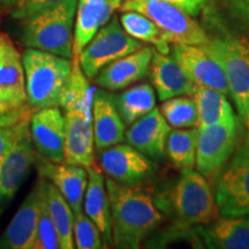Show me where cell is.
I'll use <instances>...</instances> for the list:
<instances>
[{
	"instance_id": "obj_1",
	"label": "cell",
	"mask_w": 249,
	"mask_h": 249,
	"mask_svg": "<svg viewBox=\"0 0 249 249\" xmlns=\"http://www.w3.org/2000/svg\"><path fill=\"white\" fill-rule=\"evenodd\" d=\"M112 241L117 248L138 249L163 222L157 197L147 188L123 185L107 178Z\"/></svg>"
},
{
	"instance_id": "obj_2",
	"label": "cell",
	"mask_w": 249,
	"mask_h": 249,
	"mask_svg": "<svg viewBox=\"0 0 249 249\" xmlns=\"http://www.w3.org/2000/svg\"><path fill=\"white\" fill-rule=\"evenodd\" d=\"M73 67L60 107L64 110L66 142L65 163L89 167L95 163V139L92 124L93 90L81 70L79 60Z\"/></svg>"
},
{
	"instance_id": "obj_3",
	"label": "cell",
	"mask_w": 249,
	"mask_h": 249,
	"mask_svg": "<svg viewBox=\"0 0 249 249\" xmlns=\"http://www.w3.org/2000/svg\"><path fill=\"white\" fill-rule=\"evenodd\" d=\"M156 197L160 210L182 230L203 225L219 214L209 180L194 169L181 171L167 191Z\"/></svg>"
},
{
	"instance_id": "obj_4",
	"label": "cell",
	"mask_w": 249,
	"mask_h": 249,
	"mask_svg": "<svg viewBox=\"0 0 249 249\" xmlns=\"http://www.w3.org/2000/svg\"><path fill=\"white\" fill-rule=\"evenodd\" d=\"M22 61L28 105L33 108L60 107L71 74V59L28 48Z\"/></svg>"
},
{
	"instance_id": "obj_5",
	"label": "cell",
	"mask_w": 249,
	"mask_h": 249,
	"mask_svg": "<svg viewBox=\"0 0 249 249\" xmlns=\"http://www.w3.org/2000/svg\"><path fill=\"white\" fill-rule=\"evenodd\" d=\"M76 8L77 0H62L55 7L24 22V45L73 59Z\"/></svg>"
},
{
	"instance_id": "obj_6",
	"label": "cell",
	"mask_w": 249,
	"mask_h": 249,
	"mask_svg": "<svg viewBox=\"0 0 249 249\" xmlns=\"http://www.w3.org/2000/svg\"><path fill=\"white\" fill-rule=\"evenodd\" d=\"M216 59L226 76L229 95L234 102L240 120L245 119L249 96V43L232 35L208 38L201 45Z\"/></svg>"
},
{
	"instance_id": "obj_7",
	"label": "cell",
	"mask_w": 249,
	"mask_h": 249,
	"mask_svg": "<svg viewBox=\"0 0 249 249\" xmlns=\"http://www.w3.org/2000/svg\"><path fill=\"white\" fill-rule=\"evenodd\" d=\"M120 11H135L148 17L171 44L203 45L209 38L193 17L164 0H124Z\"/></svg>"
},
{
	"instance_id": "obj_8",
	"label": "cell",
	"mask_w": 249,
	"mask_h": 249,
	"mask_svg": "<svg viewBox=\"0 0 249 249\" xmlns=\"http://www.w3.org/2000/svg\"><path fill=\"white\" fill-rule=\"evenodd\" d=\"M142 46H144L143 43L129 36L124 30L117 15H113L107 23L99 28L77 60L81 70L90 81L108 64L138 51Z\"/></svg>"
},
{
	"instance_id": "obj_9",
	"label": "cell",
	"mask_w": 249,
	"mask_h": 249,
	"mask_svg": "<svg viewBox=\"0 0 249 249\" xmlns=\"http://www.w3.org/2000/svg\"><path fill=\"white\" fill-rule=\"evenodd\" d=\"M239 118L233 114L226 120L198 129L196 171L209 181L217 180L236 148Z\"/></svg>"
},
{
	"instance_id": "obj_10",
	"label": "cell",
	"mask_w": 249,
	"mask_h": 249,
	"mask_svg": "<svg viewBox=\"0 0 249 249\" xmlns=\"http://www.w3.org/2000/svg\"><path fill=\"white\" fill-rule=\"evenodd\" d=\"M217 178L214 198L220 216H249V138Z\"/></svg>"
},
{
	"instance_id": "obj_11",
	"label": "cell",
	"mask_w": 249,
	"mask_h": 249,
	"mask_svg": "<svg viewBox=\"0 0 249 249\" xmlns=\"http://www.w3.org/2000/svg\"><path fill=\"white\" fill-rule=\"evenodd\" d=\"M29 119L30 116L18 123L13 145L0 164V216L13 201L38 157L30 136Z\"/></svg>"
},
{
	"instance_id": "obj_12",
	"label": "cell",
	"mask_w": 249,
	"mask_h": 249,
	"mask_svg": "<svg viewBox=\"0 0 249 249\" xmlns=\"http://www.w3.org/2000/svg\"><path fill=\"white\" fill-rule=\"evenodd\" d=\"M99 167L114 181L128 186H138L154 173L150 158L128 143L116 145L98 152Z\"/></svg>"
},
{
	"instance_id": "obj_13",
	"label": "cell",
	"mask_w": 249,
	"mask_h": 249,
	"mask_svg": "<svg viewBox=\"0 0 249 249\" xmlns=\"http://www.w3.org/2000/svg\"><path fill=\"white\" fill-rule=\"evenodd\" d=\"M29 130L40 157L53 163H64L66 129L60 107L35 108L30 114Z\"/></svg>"
},
{
	"instance_id": "obj_14",
	"label": "cell",
	"mask_w": 249,
	"mask_h": 249,
	"mask_svg": "<svg viewBox=\"0 0 249 249\" xmlns=\"http://www.w3.org/2000/svg\"><path fill=\"white\" fill-rule=\"evenodd\" d=\"M155 50L142 46L138 51L117 59L96 75L95 83L108 91H120L135 85L150 73Z\"/></svg>"
},
{
	"instance_id": "obj_15",
	"label": "cell",
	"mask_w": 249,
	"mask_h": 249,
	"mask_svg": "<svg viewBox=\"0 0 249 249\" xmlns=\"http://www.w3.org/2000/svg\"><path fill=\"white\" fill-rule=\"evenodd\" d=\"M173 58L195 85L209 87L229 95V85L224 71L216 59L201 45L173 44Z\"/></svg>"
},
{
	"instance_id": "obj_16",
	"label": "cell",
	"mask_w": 249,
	"mask_h": 249,
	"mask_svg": "<svg viewBox=\"0 0 249 249\" xmlns=\"http://www.w3.org/2000/svg\"><path fill=\"white\" fill-rule=\"evenodd\" d=\"M39 177L48 179L57 187L66 198L74 213L83 211V201L87 185L88 170L85 166L68 163H53L38 155L36 160Z\"/></svg>"
},
{
	"instance_id": "obj_17",
	"label": "cell",
	"mask_w": 249,
	"mask_h": 249,
	"mask_svg": "<svg viewBox=\"0 0 249 249\" xmlns=\"http://www.w3.org/2000/svg\"><path fill=\"white\" fill-rule=\"evenodd\" d=\"M39 198V183L37 181L0 235V249L35 248Z\"/></svg>"
},
{
	"instance_id": "obj_18",
	"label": "cell",
	"mask_w": 249,
	"mask_h": 249,
	"mask_svg": "<svg viewBox=\"0 0 249 249\" xmlns=\"http://www.w3.org/2000/svg\"><path fill=\"white\" fill-rule=\"evenodd\" d=\"M0 97L14 107L30 108L27 102L22 55L4 33H0Z\"/></svg>"
},
{
	"instance_id": "obj_19",
	"label": "cell",
	"mask_w": 249,
	"mask_h": 249,
	"mask_svg": "<svg viewBox=\"0 0 249 249\" xmlns=\"http://www.w3.org/2000/svg\"><path fill=\"white\" fill-rule=\"evenodd\" d=\"M171 126L160 108L155 107L126 129L124 141L151 160H160L166 154Z\"/></svg>"
},
{
	"instance_id": "obj_20",
	"label": "cell",
	"mask_w": 249,
	"mask_h": 249,
	"mask_svg": "<svg viewBox=\"0 0 249 249\" xmlns=\"http://www.w3.org/2000/svg\"><path fill=\"white\" fill-rule=\"evenodd\" d=\"M92 124L96 150L124 142L126 124L118 111L114 95L108 90H95L92 98Z\"/></svg>"
},
{
	"instance_id": "obj_21",
	"label": "cell",
	"mask_w": 249,
	"mask_h": 249,
	"mask_svg": "<svg viewBox=\"0 0 249 249\" xmlns=\"http://www.w3.org/2000/svg\"><path fill=\"white\" fill-rule=\"evenodd\" d=\"M149 74L161 102L177 96H192L194 91L195 83L173 55L163 54L155 50Z\"/></svg>"
},
{
	"instance_id": "obj_22",
	"label": "cell",
	"mask_w": 249,
	"mask_h": 249,
	"mask_svg": "<svg viewBox=\"0 0 249 249\" xmlns=\"http://www.w3.org/2000/svg\"><path fill=\"white\" fill-rule=\"evenodd\" d=\"M205 247L249 249V216H222L196 227Z\"/></svg>"
},
{
	"instance_id": "obj_23",
	"label": "cell",
	"mask_w": 249,
	"mask_h": 249,
	"mask_svg": "<svg viewBox=\"0 0 249 249\" xmlns=\"http://www.w3.org/2000/svg\"><path fill=\"white\" fill-rule=\"evenodd\" d=\"M88 185H87L83 211L92 220L101 232L105 248L113 245L112 241V223L110 200H108L107 181L101 167L93 163L87 167Z\"/></svg>"
},
{
	"instance_id": "obj_24",
	"label": "cell",
	"mask_w": 249,
	"mask_h": 249,
	"mask_svg": "<svg viewBox=\"0 0 249 249\" xmlns=\"http://www.w3.org/2000/svg\"><path fill=\"white\" fill-rule=\"evenodd\" d=\"M40 189L44 195L48 210L52 220H53L55 229L60 240V249H73L75 248L73 235V223L74 213L68 204L66 198L61 195L51 181L48 179L39 177L38 179Z\"/></svg>"
},
{
	"instance_id": "obj_25",
	"label": "cell",
	"mask_w": 249,
	"mask_h": 249,
	"mask_svg": "<svg viewBox=\"0 0 249 249\" xmlns=\"http://www.w3.org/2000/svg\"><path fill=\"white\" fill-rule=\"evenodd\" d=\"M197 107V128H204L211 124L222 123L234 114L227 95L209 87L195 85L192 93Z\"/></svg>"
},
{
	"instance_id": "obj_26",
	"label": "cell",
	"mask_w": 249,
	"mask_h": 249,
	"mask_svg": "<svg viewBox=\"0 0 249 249\" xmlns=\"http://www.w3.org/2000/svg\"><path fill=\"white\" fill-rule=\"evenodd\" d=\"M114 101L124 124L130 126L156 107L155 88L149 83H135L114 95Z\"/></svg>"
},
{
	"instance_id": "obj_27",
	"label": "cell",
	"mask_w": 249,
	"mask_h": 249,
	"mask_svg": "<svg viewBox=\"0 0 249 249\" xmlns=\"http://www.w3.org/2000/svg\"><path fill=\"white\" fill-rule=\"evenodd\" d=\"M107 0H77L73 58L77 59L98 29L104 26L103 9Z\"/></svg>"
},
{
	"instance_id": "obj_28",
	"label": "cell",
	"mask_w": 249,
	"mask_h": 249,
	"mask_svg": "<svg viewBox=\"0 0 249 249\" xmlns=\"http://www.w3.org/2000/svg\"><path fill=\"white\" fill-rule=\"evenodd\" d=\"M120 23L124 30L133 38L142 43H149L155 46L156 51L163 54H169L171 43L163 31L156 26L154 21L148 17L135 11L123 12L120 17Z\"/></svg>"
},
{
	"instance_id": "obj_29",
	"label": "cell",
	"mask_w": 249,
	"mask_h": 249,
	"mask_svg": "<svg viewBox=\"0 0 249 249\" xmlns=\"http://www.w3.org/2000/svg\"><path fill=\"white\" fill-rule=\"evenodd\" d=\"M198 128L171 129L166 142V156L178 170L194 169L196 164Z\"/></svg>"
},
{
	"instance_id": "obj_30",
	"label": "cell",
	"mask_w": 249,
	"mask_h": 249,
	"mask_svg": "<svg viewBox=\"0 0 249 249\" xmlns=\"http://www.w3.org/2000/svg\"><path fill=\"white\" fill-rule=\"evenodd\" d=\"M160 110L165 120L173 128L197 127V107L193 97L177 96V97L169 98L163 102Z\"/></svg>"
},
{
	"instance_id": "obj_31",
	"label": "cell",
	"mask_w": 249,
	"mask_h": 249,
	"mask_svg": "<svg viewBox=\"0 0 249 249\" xmlns=\"http://www.w3.org/2000/svg\"><path fill=\"white\" fill-rule=\"evenodd\" d=\"M73 235L75 248L101 249L105 248L97 225L87 216L85 211L74 213Z\"/></svg>"
},
{
	"instance_id": "obj_32",
	"label": "cell",
	"mask_w": 249,
	"mask_h": 249,
	"mask_svg": "<svg viewBox=\"0 0 249 249\" xmlns=\"http://www.w3.org/2000/svg\"><path fill=\"white\" fill-rule=\"evenodd\" d=\"M39 183V181H38ZM39 214L38 225H37V235L35 248L34 249H60V240L53 220L50 216L48 205H46L44 195L39 185Z\"/></svg>"
},
{
	"instance_id": "obj_33",
	"label": "cell",
	"mask_w": 249,
	"mask_h": 249,
	"mask_svg": "<svg viewBox=\"0 0 249 249\" xmlns=\"http://www.w3.org/2000/svg\"><path fill=\"white\" fill-rule=\"evenodd\" d=\"M62 0H22L12 11V17L24 23L37 15L55 7Z\"/></svg>"
},
{
	"instance_id": "obj_34",
	"label": "cell",
	"mask_w": 249,
	"mask_h": 249,
	"mask_svg": "<svg viewBox=\"0 0 249 249\" xmlns=\"http://www.w3.org/2000/svg\"><path fill=\"white\" fill-rule=\"evenodd\" d=\"M35 108H18L12 107L0 97V127L14 126L26 119Z\"/></svg>"
},
{
	"instance_id": "obj_35",
	"label": "cell",
	"mask_w": 249,
	"mask_h": 249,
	"mask_svg": "<svg viewBox=\"0 0 249 249\" xmlns=\"http://www.w3.org/2000/svg\"><path fill=\"white\" fill-rule=\"evenodd\" d=\"M18 129V124L9 127H0V164L13 145L15 138H17Z\"/></svg>"
},
{
	"instance_id": "obj_36",
	"label": "cell",
	"mask_w": 249,
	"mask_h": 249,
	"mask_svg": "<svg viewBox=\"0 0 249 249\" xmlns=\"http://www.w3.org/2000/svg\"><path fill=\"white\" fill-rule=\"evenodd\" d=\"M164 1L177 6L181 11L194 18L201 13V11L205 7L209 0H164Z\"/></svg>"
},
{
	"instance_id": "obj_37",
	"label": "cell",
	"mask_w": 249,
	"mask_h": 249,
	"mask_svg": "<svg viewBox=\"0 0 249 249\" xmlns=\"http://www.w3.org/2000/svg\"><path fill=\"white\" fill-rule=\"evenodd\" d=\"M232 11L249 27V0H229Z\"/></svg>"
},
{
	"instance_id": "obj_38",
	"label": "cell",
	"mask_w": 249,
	"mask_h": 249,
	"mask_svg": "<svg viewBox=\"0 0 249 249\" xmlns=\"http://www.w3.org/2000/svg\"><path fill=\"white\" fill-rule=\"evenodd\" d=\"M21 1L22 0H0V7L7 9V11L9 9L12 12Z\"/></svg>"
},
{
	"instance_id": "obj_39",
	"label": "cell",
	"mask_w": 249,
	"mask_h": 249,
	"mask_svg": "<svg viewBox=\"0 0 249 249\" xmlns=\"http://www.w3.org/2000/svg\"><path fill=\"white\" fill-rule=\"evenodd\" d=\"M242 123H244L246 130H247V138H249V96L247 101V108H246V116H245V119L242 120Z\"/></svg>"
}]
</instances>
